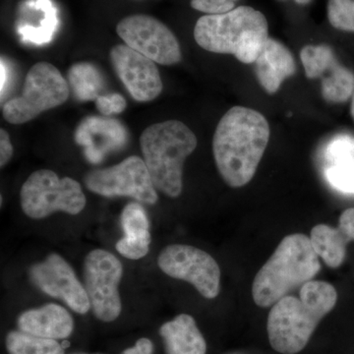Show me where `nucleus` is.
I'll list each match as a JSON object with an SVG mask.
<instances>
[{"mask_svg":"<svg viewBox=\"0 0 354 354\" xmlns=\"http://www.w3.org/2000/svg\"><path fill=\"white\" fill-rule=\"evenodd\" d=\"M321 271L320 257L310 237L301 234L286 236L256 274L252 286L254 302L272 306L290 291L313 281Z\"/></svg>","mask_w":354,"mask_h":354,"instance_id":"7ed1b4c3","label":"nucleus"},{"mask_svg":"<svg viewBox=\"0 0 354 354\" xmlns=\"http://www.w3.org/2000/svg\"><path fill=\"white\" fill-rule=\"evenodd\" d=\"M6 349L9 354H64V348L57 339H46L12 330L6 337Z\"/></svg>","mask_w":354,"mask_h":354,"instance_id":"412c9836","label":"nucleus"},{"mask_svg":"<svg viewBox=\"0 0 354 354\" xmlns=\"http://www.w3.org/2000/svg\"><path fill=\"white\" fill-rule=\"evenodd\" d=\"M121 227L124 236L115 248L130 260L145 257L151 244L150 223L145 209L138 203H130L121 213Z\"/></svg>","mask_w":354,"mask_h":354,"instance_id":"f3484780","label":"nucleus"},{"mask_svg":"<svg viewBox=\"0 0 354 354\" xmlns=\"http://www.w3.org/2000/svg\"><path fill=\"white\" fill-rule=\"evenodd\" d=\"M300 58L309 79L323 76L337 60L334 50L327 44L304 46L300 51Z\"/></svg>","mask_w":354,"mask_h":354,"instance_id":"b1692460","label":"nucleus"},{"mask_svg":"<svg viewBox=\"0 0 354 354\" xmlns=\"http://www.w3.org/2000/svg\"><path fill=\"white\" fill-rule=\"evenodd\" d=\"M194 39L204 50L252 64L269 39V27L260 11L239 6L230 12L202 16L195 25Z\"/></svg>","mask_w":354,"mask_h":354,"instance_id":"20e7f679","label":"nucleus"},{"mask_svg":"<svg viewBox=\"0 0 354 354\" xmlns=\"http://www.w3.org/2000/svg\"><path fill=\"white\" fill-rule=\"evenodd\" d=\"M328 18L335 29L354 32V0H329Z\"/></svg>","mask_w":354,"mask_h":354,"instance_id":"393cba45","label":"nucleus"},{"mask_svg":"<svg viewBox=\"0 0 354 354\" xmlns=\"http://www.w3.org/2000/svg\"><path fill=\"white\" fill-rule=\"evenodd\" d=\"M322 79V95L327 102L341 104L348 101L354 93V73L351 69L335 62ZM325 73V74H326Z\"/></svg>","mask_w":354,"mask_h":354,"instance_id":"aec40b11","label":"nucleus"},{"mask_svg":"<svg viewBox=\"0 0 354 354\" xmlns=\"http://www.w3.org/2000/svg\"><path fill=\"white\" fill-rule=\"evenodd\" d=\"M123 266L109 251L95 249L84 261L85 290L93 313L102 322H113L121 313L118 286L122 279Z\"/></svg>","mask_w":354,"mask_h":354,"instance_id":"6e6552de","label":"nucleus"},{"mask_svg":"<svg viewBox=\"0 0 354 354\" xmlns=\"http://www.w3.org/2000/svg\"><path fill=\"white\" fill-rule=\"evenodd\" d=\"M254 64L260 85L269 94L278 92L283 81L297 72L292 53L285 44L271 38L265 41Z\"/></svg>","mask_w":354,"mask_h":354,"instance_id":"4468645a","label":"nucleus"},{"mask_svg":"<svg viewBox=\"0 0 354 354\" xmlns=\"http://www.w3.org/2000/svg\"><path fill=\"white\" fill-rule=\"evenodd\" d=\"M23 212L35 220L46 218L55 212L78 215L86 206V197L78 181L62 177L55 171L41 169L32 172L20 191Z\"/></svg>","mask_w":354,"mask_h":354,"instance_id":"0eeeda50","label":"nucleus"},{"mask_svg":"<svg viewBox=\"0 0 354 354\" xmlns=\"http://www.w3.org/2000/svg\"><path fill=\"white\" fill-rule=\"evenodd\" d=\"M84 183L88 190L104 197H130L155 205L158 196L145 162L137 156L120 164L88 172Z\"/></svg>","mask_w":354,"mask_h":354,"instance_id":"1a4fd4ad","label":"nucleus"},{"mask_svg":"<svg viewBox=\"0 0 354 354\" xmlns=\"http://www.w3.org/2000/svg\"><path fill=\"white\" fill-rule=\"evenodd\" d=\"M310 241L325 264L332 269H337L344 262L346 247L353 239L341 225L333 227L321 223L312 228Z\"/></svg>","mask_w":354,"mask_h":354,"instance_id":"6ab92c4d","label":"nucleus"},{"mask_svg":"<svg viewBox=\"0 0 354 354\" xmlns=\"http://www.w3.org/2000/svg\"><path fill=\"white\" fill-rule=\"evenodd\" d=\"M68 97V85L59 70L48 62H38L26 76L22 95L6 102L2 114L11 124H24L44 111L62 106Z\"/></svg>","mask_w":354,"mask_h":354,"instance_id":"423d86ee","label":"nucleus"},{"mask_svg":"<svg viewBox=\"0 0 354 354\" xmlns=\"http://www.w3.org/2000/svg\"><path fill=\"white\" fill-rule=\"evenodd\" d=\"M35 6L43 9L44 16L38 29H32L27 26L19 28V34L22 39L29 43L44 44L50 43L53 34L57 31L58 19L57 9L50 0H37Z\"/></svg>","mask_w":354,"mask_h":354,"instance_id":"5701e85b","label":"nucleus"},{"mask_svg":"<svg viewBox=\"0 0 354 354\" xmlns=\"http://www.w3.org/2000/svg\"><path fill=\"white\" fill-rule=\"evenodd\" d=\"M339 225L344 227L354 241V208L346 209L339 216Z\"/></svg>","mask_w":354,"mask_h":354,"instance_id":"c756f323","label":"nucleus"},{"mask_svg":"<svg viewBox=\"0 0 354 354\" xmlns=\"http://www.w3.org/2000/svg\"><path fill=\"white\" fill-rule=\"evenodd\" d=\"M111 62L121 82L136 102H151L162 91V78L156 62L127 44L111 51Z\"/></svg>","mask_w":354,"mask_h":354,"instance_id":"ddd939ff","label":"nucleus"},{"mask_svg":"<svg viewBox=\"0 0 354 354\" xmlns=\"http://www.w3.org/2000/svg\"><path fill=\"white\" fill-rule=\"evenodd\" d=\"M116 32L127 46L153 62L174 65L181 60V50L174 32L152 16H128L116 26Z\"/></svg>","mask_w":354,"mask_h":354,"instance_id":"9b49d317","label":"nucleus"},{"mask_svg":"<svg viewBox=\"0 0 354 354\" xmlns=\"http://www.w3.org/2000/svg\"><path fill=\"white\" fill-rule=\"evenodd\" d=\"M324 174L333 187L354 193V137L341 135L328 144L324 153Z\"/></svg>","mask_w":354,"mask_h":354,"instance_id":"dca6fc26","label":"nucleus"},{"mask_svg":"<svg viewBox=\"0 0 354 354\" xmlns=\"http://www.w3.org/2000/svg\"><path fill=\"white\" fill-rule=\"evenodd\" d=\"M29 274L39 290L62 300L77 313L86 314L91 309L85 286L77 279L71 266L58 254H50L43 262L32 265Z\"/></svg>","mask_w":354,"mask_h":354,"instance_id":"f8f14e48","label":"nucleus"},{"mask_svg":"<svg viewBox=\"0 0 354 354\" xmlns=\"http://www.w3.org/2000/svg\"><path fill=\"white\" fill-rule=\"evenodd\" d=\"M0 93H1V97H3L4 90H6L7 83V67L3 58H1V64H0Z\"/></svg>","mask_w":354,"mask_h":354,"instance_id":"7c9ffc66","label":"nucleus"},{"mask_svg":"<svg viewBox=\"0 0 354 354\" xmlns=\"http://www.w3.org/2000/svg\"><path fill=\"white\" fill-rule=\"evenodd\" d=\"M140 146L156 189L178 197L183 188L184 162L197 147L192 130L181 121L156 123L142 133Z\"/></svg>","mask_w":354,"mask_h":354,"instance_id":"39448f33","label":"nucleus"},{"mask_svg":"<svg viewBox=\"0 0 354 354\" xmlns=\"http://www.w3.org/2000/svg\"><path fill=\"white\" fill-rule=\"evenodd\" d=\"M158 264L167 276L187 281L205 298L213 299L220 293V267L201 249L183 244L167 246L158 256Z\"/></svg>","mask_w":354,"mask_h":354,"instance_id":"9d476101","label":"nucleus"},{"mask_svg":"<svg viewBox=\"0 0 354 354\" xmlns=\"http://www.w3.org/2000/svg\"><path fill=\"white\" fill-rule=\"evenodd\" d=\"M337 301L334 286L321 281L304 283L299 298L286 295L279 299L272 305L268 317V337L272 348L281 354L300 353Z\"/></svg>","mask_w":354,"mask_h":354,"instance_id":"f03ea898","label":"nucleus"},{"mask_svg":"<svg viewBox=\"0 0 354 354\" xmlns=\"http://www.w3.org/2000/svg\"><path fill=\"white\" fill-rule=\"evenodd\" d=\"M18 328L28 334L58 341L70 337L74 321L64 307L50 304L23 312L18 318Z\"/></svg>","mask_w":354,"mask_h":354,"instance_id":"2eb2a0df","label":"nucleus"},{"mask_svg":"<svg viewBox=\"0 0 354 354\" xmlns=\"http://www.w3.org/2000/svg\"><path fill=\"white\" fill-rule=\"evenodd\" d=\"M295 2L298 4H301V6H305V4H308L309 2H311L312 0H295Z\"/></svg>","mask_w":354,"mask_h":354,"instance_id":"2f4dec72","label":"nucleus"},{"mask_svg":"<svg viewBox=\"0 0 354 354\" xmlns=\"http://www.w3.org/2000/svg\"><path fill=\"white\" fill-rule=\"evenodd\" d=\"M69 82L74 94L80 101H92L100 97L102 87V79L100 72L93 65L79 64L69 70Z\"/></svg>","mask_w":354,"mask_h":354,"instance_id":"4be33fe9","label":"nucleus"},{"mask_svg":"<svg viewBox=\"0 0 354 354\" xmlns=\"http://www.w3.org/2000/svg\"><path fill=\"white\" fill-rule=\"evenodd\" d=\"M270 133L268 120L255 109L234 106L221 118L214 135L213 152L227 185L239 188L252 180Z\"/></svg>","mask_w":354,"mask_h":354,"instance_id":"f257e3e1","label":"nucleus"},{"mask_svg":"<svg viewBox=\"0 0 354 354\" xmlns=\"http://www.w3.org/2000/svg\"><path fill=\"white\" fill-rule=\"evenodd\" d=\"M351 116H353V118L354 120V93L353 95V101H351Z\"/></svg>","mask_w":354,"mask_h":354,"instance_id":"473e14b6","label":"nucleus"},{"mask_svg":"<svg viewBox=\"0 0 354 354\" xmlns=\"http://www.w3.org/2000/svg\"><path fill=\"white\" fill-rule=\"evenodd\" d=\"M167 354H206L207 344L194 318L180 314L160 329Z\"/></svg>","mask_w":354,"mask_h":354,"instance_id":"a211bd4d","label":"nucleus"},{"mask_svg":"<svg viewBox=\"0 0 354 354\" xmlns=\"http://www.w3.org/2000/svg\"><path fill=\"white\" fill-rule=\"evenodd\" d=\"M13 156V146L10 137L3 128L0 129V167H6Z\"/></svg>","mask_w":354,"mask_h":354,"instance_id":"cd10ccee","label":"nucleus"},{"mask_svg":"<svg viewBox=\"0 0 354 354\" xmlns=\"http://www.w3.org/2000/svg\"><path fill=\"white\" fill-rule=\"evenodd\" d=\"M95 106L100 113L109 116L111 114L121 113L127 106V100L120 94L100 95L95 100Z\"/></svg>","mask_w":354,"mask_h":354,"instance_id":"bb28decb","label":"nucleus"},{"mask_svg":"<svg viewBox=\"0 0 354 354\" xmlns=\"http://www.w3.org/2000/svg\"><path fill=\"white\" fill-rule=\"evenodd\" d=\"M153 342L146 337H142L134 346L125 349L122 354H153Z\"/></svg>","mask_w":354,"mask_h":354,"instance_id":"c85d7f7f","label":"nucleus"},{"mask_svg":"<svg viewBox=\"0 0 354 354\" xmlns=\"http://www.w3.org/2000/svg\"><path fill=\"white\" fill-rule=\"evenodd\" d=\"M237 0H191V6L195 10L215 15L230 12L234 9Z\"/></svg>","mask_w":354,"mask_h":354,"instance_id":"a878e982","label":"nucleus"}]
</instances>
